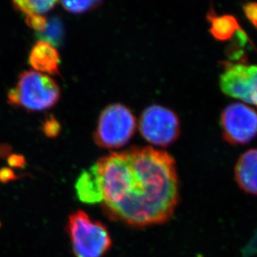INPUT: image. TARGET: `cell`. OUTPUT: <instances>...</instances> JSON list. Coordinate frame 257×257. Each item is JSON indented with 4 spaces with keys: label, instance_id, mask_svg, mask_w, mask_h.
I'll return each mask as SVG.
<instances>
[{
    "label": "cell",
    "instance_id": "6da1fadb",
    "mask_svg": "<svg viewBox=\"0 0 257 257\" xmlns=\"http://www.w3.org/2000/svg\"><path fill=\"white\" fill-rule=\"evenodd\" d=\"M107 216L131 227L167 222L179 204L176 161L166 151L131 147L94 164Z\"/></svg>",
    "mask_w": 257,
    "mask_h": 257
},
{
    "label": "cell",
    "instance_id": "7a4b0ae2",
    "mask_svg": "<svg viewBox=\"0 0 257 257\" xmlns=\"http://www.w3.org/2000/svg\"><path fill=\"white\" fill-rule=\"evenodd\" d=\"M60 96V86L54 79L30 70L20 74L15 88L8 94V103L28 111H43L55 106Z\"/></svg>",
    "mask_w": 257,
    "mask_h": 257
},
{
    "label": "cell",
    "instance_id": "3957f363",
    "mask_svg": "<svg viewBox=\"0 0 257 257\" xmlns=\"http://www.w3.org/2000/svg\"><path fill=\"white\" fill-rule=\"evenodd\" d=\"M66 230L75 257H103L111 247L106 226L83 210L69 215Z\"/></svg>",
    "mask_w": 257,
    "mask_h": 257
},
{
    "label": "cell",
    "instance_id": "277c9868",
    "mask_svg": "<svg viewBox=\"0 0 257 257\" xmlns=\"http://www.w3.org/2000/svg\"><path fill=\"white\" fill-rule=\"evenodd\" d=\"M136 128V118L131 109L121 104H109L99 115L94 143L107 150L121 148L132 138Z\"/></svg>",
    "mask_w": 257,
    "mask_h": 257
},
{
    "label": "cell",
    "instance_id": "5b68a950",
    "mask_svg": "<svg viewBox=\"0 0 257 257\" xmlns=\"http://www.w3.org/2000/svg\"><path fill=\"white\" fill-rule=\"evenodd\" d=\"M139 130L141 136L149 143L166 147L179 138L181 121L173 110L153 104L147 107L141 114Z\"/></svg>",
    "mask_w": 257,
    "mask_h": 257
},
{
    "label": "cell",
    "instance_id": "8992f818",
    "mask_svg": "<svg viewBox=\"0 0 257 257\" xmlns=\"http://www.w3.org/2000/svg\"><path fill=\"white\" fill-rule=\"evenodd\" d=\"M220 125L226 142L245 145L257 136V112L241 103L229 104L221 113Z\"/></svg>",
    "mask_w": 257,
    "mask_h": 257
},
{
    "label": "cell",
    "instance_id": "52a82bcc",
    "mask_svg": "<svg viewBox=\"0 0 257 257\" xmlns=\"http://www.w3.org/2000/svg\"><path fill=\"white\" fill-rule=\"evenodd\" d=\"M220 77V86L224 94L250 104L253 89V67L246 64L225 61Z\"/></svg>",
    "mask_w": 257,
    "mask_h": 257
},
{
    "label": "cell",
    "instance_id": "ba28073f",
    "mask_svg": "<svg viewBox=\"0 0 257 257\" xmlns=\"http://www.w3.org/2000/svg\"><path fill=\"white\" fill-rule=\"evenodd\" d=\"M29 61L35 71L45 74H59L60 55L55 46L48 41L40 40L35 44Z\"/></svg>",
    "mask_w": 257,
    "mask_h": 257
},
{
    "label": "cell",
    "instance_id": "9c48e42d",
    "mask_svg": "<svg viewBox=\"0 0 257 257\" xmlns=\"http://www.w3.org/2000/svg\"><path fill=\"white\" fill-rule=\"evenodd\" d=\"M235 178L243 191L257 195V149H251L240 156L235 165Z\"/></svg>",
    "mask_w": 257,
    "mask_h": 257
},
{
    "label": "cell",
    "instance_id": "30bf717a",
    "mask_svg": "<svg viewBox=\"0 0 257 257\" xmlns=\"http://www.w3.org/2000/svg\"><path fill=\"white\" fill-rule=\"evenodd\" d=\"M60 0H13L15 8L24 14L28 25L36 30H45V14L50 12Z\"/></svg>",
    "mask_w": 257,
    "mask_h": 257
},
{
    "label": "cell",
    "instance_id": "8fae6325",
    "mask_svg": "<svg viewBox=\"0 0 257 257\" xmlns=\"http://www.w3.org/2000/svg\"><path fill=\"white\" fill-rule=\"evenodd\" d=\"M77 196L85 204H97L102 202V193L95 167L92 166L79 176L75 184Z\"/></svg>",
    "mask_w": 257,
    "mask_h": 257
},
{
    "label": "cell",
    "instance_id": "7c38bea8",
    "mask_svg": "<svg viewBox=\"0 0 257 257\" xmlns=\"http://www.w3.org/2000/svg\"><path fill=\"white\" fill-rule=\"evenodd\" d=\"M207 20L211 25L210 34L219 41L230 40L240 28L237 20L232 15L218 16L210 13L208 15Z\"/></svg>",
    "mask_w": 257,
    "mask_h": 257
},
{
    "label": "cell",
    "instance_id": "4fadbf2b",
    "mask_svg": "<svg viewBox=\"0 0 257 257\" xmlns=\"http://www.w3.org/2000/svg\"><path fill=\"white\" fill-rule=\"evenodd\" d=\"M63 7L73 14H81L94 10L103 0H60Z\"/></svg>",
    "mask_w": 257,
    "mask_h": 257
},
{
    "label": "cell",
    "instance_id": "5bb4252c",
    "mask_svg": "<svg viewBox=\"0 0 257 257\" xmlns=\"http://www.w3.org/2000/svg\"><path fill=\"white\" fill-rule=\"evenodd\" d=\"M60 123L56 120L55 117L47 118L43 124V131L48 137H56L60 132Z\"/></svg>",
    "mask_w": 257,
    "mask_h": 257
},
{
    "label": "cell",
    "instance_id": "9a60e30c",
    "mask_svg": "<svg viewBox=\"0 0 257 257\" xmlns=\"http://www.w3.org/2000/svg\"><path fill=\"white\" fill-rule=\"evenodd\" d=\"M242 8L248 20L257 29V2L246 3Z\"/></svg>",
    "mask_w": 257,
    "mask_h": 257
},
{
    "label": "cell",
    "instance_id": "2e32d148",
    "mask_svg": "<svg viewBox=\"0 0 257 257\" xmlns=\"http://www.w3.org/2000/svg\"><path fill=\"white\" fill-rule=\"evenodd\" d=\"M8 163L13 168H22L25 165V159L20 155H10L8 156Z\"/></svg>",
    "mask_w": 257,
    "mask_h": 257
},
{
    "label": "cell",
    "instance_id": "e0dca14e",
    "mask_svg": "<svg viewBox=\"0 0 257 257\" xmlns=\"http://www.w3.org/2000/svg\"><path fill=\"white\" fill-rule=\"evenodd\" d=\"M16 179L15 172L11 169L5 168L0 169V182L1 183H7L9 181H13Z\"/></svg>",
    "mask_w": 257,
    "mask_h": 257
},
{
    "label": "cell",
    "instance_id": "ac0fdd59",
    "mask_svg": "<svg viewBox=\"0 0 257 257\" xmlns=\"http://www.w3.org/2000/svg\"><path fill=\"white\" fill-rule=\"evenodd\" d=\"M9 146L7 145H4V146H0V157L2 156L4 157L5 153L6 156H9Z\"/></svg>",
    "mask_w": 257,
    "mask_h": 257
}]
</instances>
